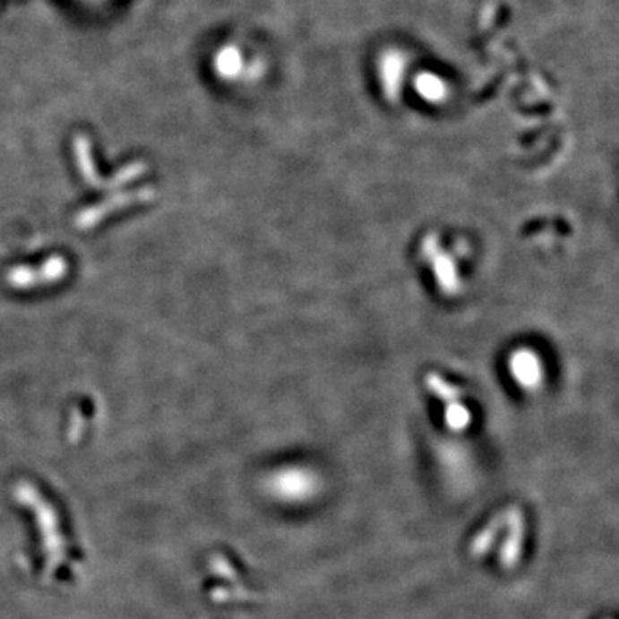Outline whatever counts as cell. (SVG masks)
Returning a JSON list of instances; mask_svg holds the SVG:
<instances>
[{"label":"cell","instance_id":"obj_1","mask_svg":"<svg viewBox=\"0 0 619 619\" xmlns=\"http://www.w3.org/2000/svg\"><path fill=\"white\" fill-rule=\"evenodd\" d=\"M508 370L514 384L525 391H537L546 381V365L530 348L514 349L508 360Z\"/></svg>","mask_w":619,"mask_h":619},{"label":"cell","instance_id":"obj_2","mask_svg":"<svg viewBox=\"0 0 619 619\" xmlns=\"http://www.w3.org/2000/svg\"><path fill=\"white\" fill-rule=\"evenodd\" d=\"M470 409L467 406L461 405L460 401H451L446 406V424L452 430H463L467 426H470Z\"/></svg>","mask_w":619,"mask_h":619},{"label":"cell","instance_id":"obj_3","mask_svg":"<svg viewBox=\"0 0 619 619\" xmlns=\"http://www.w3.org/2000/svg\"><path fill=\"white\" fill-rule=\"evenodd\" d=\"M422 91L427 99H441L443 97V86L439 85L437 80H426L422 83Z\"/></svg>","mask_w":619,"mask_h":619}]
</instances>
